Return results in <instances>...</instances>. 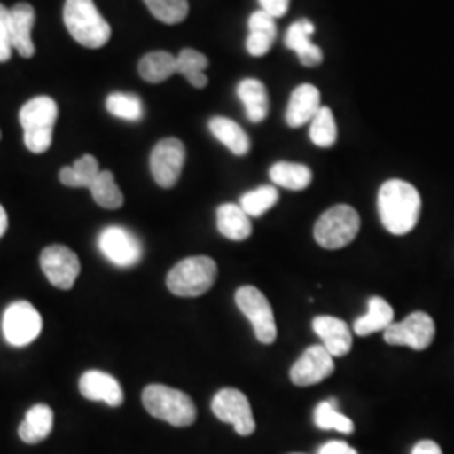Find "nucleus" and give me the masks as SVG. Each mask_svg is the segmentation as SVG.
Here are the masks:
<instances>
[{"label":"nucleus","instance_id":"obj_1","mask_svg":"<svg viewBox=\"0 0 454 454\" xmlns=\"http://www.w3.org/2000/svg\"><path fill=\"white\" fill-rule=\"evenodd\" d=\"M421 207V195L406 180H387L379 189L377 209L380 223L394 236H404L416 227Z\"/></svg>","mask_w":454,"mask_h":454},{"label":"nucleus","instance_id":"obj_2","mask_svg":"<svg viewBox=\"0 0 454 454\" xmlns=\"http://www.w3.org/2000/svg\"><path fill=\"white\" fill-rule=\"evenodd\" d=\"M63 19L67 33L84 48H103L112 37V27L93 0H66Z\"/></svg>","mask_w":454,"mask_h":454},{"label":"nucleus","instance_id":"obj_3","mask_svg":"<svg viewBox=\"0 0 454 454\" xmlns=\"http://www.w3.org/2000/svg\"><path fill=\"white\" fill-rule=\"evenodd\" d=\"M142 403L150 416L176 427L192 426L197 419L194 401L185 392L168 386H146L142 394Z\"/></svg>","mask_w":454,"mask_h":454},{"label":"nucleus","instance_id":"obj_4","mask_svg":"<svg viewBox=\"0 0 454 454\" xmlns=\"http://www.w3.org/2000/svg\"><path fill=\"white\" fill-rule=\"evenodd\" d=\"M58 120V105L52 98L35 97L29 99L19 114L24 130V144L33 153L48 152L52 144V131Z\"/></svg>","mask_w":454,"mask_h":454},{"label":"nucleus","instance_id":"obj_5","mask_svg":"<svg viewBox=\"0 0 454 454\" xmlns=\"http://www.w3.org/2000/svg\"><path fill=\"white\" fill-rule=\"evenodd\" d=\"M217 278V264L209 256H191L167 275V288L176 296L195 298L209 292Z\"/></svg>","mask_w":454,"mask_h":454},{"label":"nucleus","instance_id":"obj_6","mask_svg":"<svg viewBox=\"0 0 454 454\" xmlns=\"http://www.w3.org/2000/svg\"><path fill=\"white\" fill-rule=\"evenodd\" d=\"M358 229V212L352 206L339 204L320 215L313 229V236L325 249H340L357 238Z\"/></svg>","mask_w":454,"mask_h":454},{"label":"nucleus","instance_id":"obj_7","mask_svg":"<svg viewBox=\"0 0 454 454\" xmlns=\"http://www.w3.org/2000/svg\"><path fill=\"white\" fill-rule=\"evenodd\" d=\"M236 305L241 309L244 317L253 325L254 335L261 343L271 345L275 343L276 330L275 315L268 298L256 286H241L236 292Z\"/></svg>","mask_w":454,"mask_h":454},{"label":"nucleus","instance_id":"obj_8","mask_svg":"<svg viewBox=\"0 0 454 454\" xmlns=\"http://www.w3.org/2000/svg\"><path fill=\"white\" fill-rule=\"evenodd\" d=\"M2 332L14 347L33 343L43 332V317L29 301H14L4 311Z\"/></svg>","mask_w":454,"mask_h":454},{"label":"nucleus","instance_id":"obj_9","mask_svg":"<svg viewBox=\"0 0 454 454\" xmlns=\"http://www.w3.org/2000/svg\"><path fill=\"white\" fill-rule=\"evenodd\" d=\"M212 412L219 421L232 424L239 436H251L256 429L253 409L244 392L232 387L221 389L212 399Z\"/></svg>","mask_w":454,"mask_h":454},{"label":"nucleus","instance_id":"obj_10","mask_svg":"<svg viewBox=\"0 0 454 454\" xmlns=\"http://www.w3.org/2000/svg\"><path fill=\"white\" fill-rule=\"evenodd\" d=\"M434 320L424 311H414L403 322L392 324L384 330V340L389 345H406L414 350H426L434 340Z\"/></svg>","mask_w":454,"mask_h":454},{"label":"nucleus","instance_id":"obj_11","mask_svg":"<svg viewBox=\"0 0 454 454\" xmlns=\"http://www.w3.org/2000/svg\"><path fill=\"white\" fill-rule=\"evenodd\" d=\"M41 268L52 286L59 290H71L82 271V262L69 247L63 244H52L41 253Z\"/></svg>","mask_w":454,"mask_h":454},{"label":"nucleus","instance_id":"obj_12","mask_svg":"<svg viewBox=\"0 0 454 454\" xmlns=\"http://www.w3.org/2000/svg\"><path fill=\"white\" fill-rule=\"evenodd\" d=\"M101 254L120 268H130L142 260L144 249L135 234L125 227L110 226L101 231L98 238Z\"/></svg>","mask_w":454,"mask_h":454},{"label":"nucleus","instance_id":"obj_13","mask_svg":"<svg viewBox=\"0 0 454 454\" xmlns=\"http://www.w3.org/2000/svg\"><path fill=\"white\" fill-rule=\"evenodd\" d=\"M184 163L185 146L179 138H163L153 146L150 155L152 176L163 189H170L179 182Z\"/></svg>","mask_w":454,"mask_h":454},{"label":"nucleus","instance_id":"obj_14","mask_svg":"<svg viewBox=\"0 0 454 454\" xmlns=\"http://www.w3.org/2000/svg\"><path fill=\"white\" fill-rule=\"evenodd\" d=\"M335 371L333 357L324 345H311L303 356L294 362L290 371L292 382L298 387H309L320 384Z\"/></svg>","mask_w":454,"mask_h":454},{"label":"nucleus","instance_id":"obj_15","mask_svg":"<svg viewBox=\"0 0 454 454\" xmlns=\"http://www.w3.org/2000/svg\"><path fill=\"white\" fill-rule=\"evenodd\" d=\"M80 392L84 399L105 403L110 407L121 406L125 401L120 382L114 375L101 371H88L82 373L80 379Z\"/></svg>","mask_w":454,"mask_h":454},{"label":"nucleus","instance_id":"obj_16","mask_svg":"<svg viewBox=\"0 0 454 454\" xmlns=\"http://www.w3.org/2000/svg\"><path fill=\"white\" fill-rule=\"evenodd\" d=\"M315 333L324 341V347L332 357H345L354 345L348 325L337 317L320 315L313 320Z\"/></svg>","mask_w":454,"mask_h":454},{"label":"nucleus","instance_id":"obj_17","mask_svg":"<svg viewBox=\"0 0 454 454\" xmlns=\"http://www.w3.org/2000/svg\"><path fill=\"white\" fill-rule=\"evenodd\" d=\"M313 33H315L313 22H309V19H301V20L293 22L288 33L285 35L286 48L294 51L296 56L300 58L301 65L307 66V67H313L324 61L322 49L309 41Z\"/></svg>","mask_w":454,"mask_h":454},{"label":"nucleus","instance_id":"obj_18","mask_svg":"<svg viewBox=\"0 0 454 454\" xmlns=\"http://www.w3.org/2000/svg\"><path fill=\"white\" fill-rule=\"evenodd\" d=\"M322 108L320 105V91L313 84H300L298 88L293 90L288 110H286V123L292 129H298L309 123L313 116L318 114Z\"/></svg>","mask_w":454,"mask_h":454},{"label":"nucleus","instance_id":"obj_19","mask_svg":"<svg viewBox=\"0 0 454 454\" xmlns=\"http://www.w3.org/2000/svg\"><path fill=\"white\" fill-rule=\"evenodd\" d=\"M35 22V12L29 4H17L11 9V41L17 52L29 59L33 58L35 48L33 43V27Z\"/></svg>","mask_w":454,"mask_h":454},{"label":"nucleus","instance_id":"obj_20","mask_svg":"<svg viewBox=\"0 0 454 454\" xmlns=\"http://www.w3.org/2000/svg\"><path fill=\"white\" fill-rule=\"evenodd\" d=\"M219 232L231 241H244L251 236L253 224L239 204H223L215 212Z\"/></svg>","mask_w":454,"mask_h":454},{"label":"nucleus","instance_id":"obj_21","mask_svg":"<svg viewBox=\"0 0 454 454\" xmlns=\"http://www.w3.org/2000/svg\"><path fill=\"white\" fill-rule=\"evenodd\" d=\"M54 427V412L46 404L31 407L19 426V438L26 444H37L48 438Z\"/></svg>","mask_w":454,"mask_h":454},{"label":"nucleus","instance_id":"obj_22","mask_svg":"<svg viewBox=\"0 0 454 454\" xmlns=\"http://www.w3.org/2000/svg\"><path fill=\"white\" fill-rule=\"evenodd\" d=\"M238 97L244 105L247 120L251 123H261L270 112V99L266 86L254 78H246L238 84Z\"/></svg>","mask_w":454,"mask_h":454},{"label":"nucleus","instance_id":"obj_23","mask_svg":"<svg viewBox=\"0 0 454 454\" xmlns=\"http://www.w3.org/2000/svg\"><path fill=\"white\" fill-rule=\"evenodd\" d=\"M209 130L234 155L243 157L249 152V137L234 120H229L226 116H214L209 121Z\"/></svg>","mask_w":454,"mask_h":454},{"label":"nucleus","instance_id":"obj_24","mask_svg":"<svg viewBox=\"0 0 454 454\" xmlns=\"http://www.w3.org/2000/svg\"><path fill=\"white\" fill-rule=\"evenodd\" d=\"M394 324V309L389 303L380 298L372 296L369 300V311L367 315L360 317L354 324V330L358 337H367L375 332H384L390 325Z\"/></svg>","mask_w":454,"mask_h":454},{"label":"nucleus","instance_id":"obj_25","mask_svg":"<svg viewBox=\"0 0 454 454\" xmlns=\"http://www.w3.org/2000/svg\"><path fill=\"white\" fill-rule=\"evenodd\" d=\"M138 73L146 82L159 84L177 74V56L167 51H153L145 54L138 63Z\"/></svg>","mask_w":454,"mask_h":454},{"label":"nucleus","instance_id":"obj_26","mask_svg":"<svg viewBox=\"0 0 454 454\" xmlns=\"http://www.w3.org/2000/svg\"><path fill=\"white\" fill-rule=\"evenodd\" d=\"M270 177L278 187L305 191L313 180V174L303 163L278 162L270 168Z\"/></svg>","mask_w":454,"mask_h":454},{"label":"nucleus","instance_id":"obj_27","mask_svg":"<svg viewBox=\"0 0 454 454\" xmlns=\"http://www.w3.org/2000/svg\"><path fill=\"white\" fill-rule=\"evenodd\" d=\"M99 172L101 170H99L97 159L93 155H82V159H78L71 167L61 168L59 180L66 187L90 189Z\"/></svg>","mask_w":454,"mask_h":454},{"label":"nucleus","instance_id":"obj_28","mask_svg":"<svg viewBox=\"0 0 454 454\" xmlns=\"http://www.w3.org/2000/svg\"><path fill=\"white\" fill-rule=\"evenodd\" d=\"M207 66L209 59L195 49H182L177 56V74H182L194 88L207 86V76L204 73Z\"/></svg>","mask_w":454,"mask_h":454},{"label":"nucleus","instance_id":"obj_29","mask_svg":"<svg viewBox=\"0 0 454 454\" xmlns=\"http://www.w3.org/2000/svg\"><path fill=\"white\" fill-rule=\"evenodd\" d=\"M90 192L93 195L95 202L103 209H120L125 202L120 187L114 182V174L110 170H101L98 174L93 185L90 187Z\"/></svg>","mask_w":454,"mask_h":454},{"label":"nucleus","instance_id":"obj_30","mask_svg":"<svg viewBox=\"0 0 454 454\" xmlns=\"http://www.w3.org/2000/svg\"><path fill=\"white\" fill-rule=\"evenodd\" d=\"M313 421L317 424V427H320L324 431L335 429V431L343 433V434H352L354 429H356L352 419H348L345 414H341L340 411L337 409L335 399L320 403L313 412Z\"/></svg>","mask_w":454,"mask_h":454},{"label":"nucleus","instance_id":"obj_31","mask_svg":"<svg viewBox=\"0 0 454 454\" xmlns=\"http://www.w3.org/2000/svg\"><path fill=\"white\" fill-rule=\"evenodd\" d=\"M309 140L320 148H330L337 142V125L328 106H322L309 121Z\"/></svg>","mask_w":454,"mask_h":454},{"label":"nucleus","instance_id":"obj_32","mask_svg":"<svg viewBox=\"0 0 454 454\" xmlns=\"http://www.w3.org/2000/svg\"><path fill=\"white\" fill-rule=\"evenodd\" d=\"M279 199L278 189L273 185H261L254 191H249L241 195L239 206L249 217H261L266 211L275 207L276 202Z\"/></svg>","mask_w":454,"mask_h":454},{"label":"nucleus","instance_id":"obj_33","mask_svg":"<svg viewBox=\"0 0 454 454\" xmlns=\"http://www.w3.org/2000/svg\"><path fill=\"white\" fill-rule=\"evenodd\" d=\"M108 114L127 121H138L144 116L142 99L130 93H112L106 98Z\"/></svg>","mask_w":454,"mask_h":454},{"label":"nucleus","instance_id":"obj_34","mask_svg":"<svg viewBox=\"0 0 454 454\" xmlns=\"http://www.w3.org/2000/svg\"><path fill=\"white\" fill-rule=\"evenodd\" d=\"M148 11L163 24L174 26L189 16L187 0H144Z\"/></svg>","mask_w":454,"mask_h":454},{"label":"nucleus","instance_id":"obj_35","mask_svg":"<svg viewBox=\"0 0 454 454\" xmlns=\"http://www.w3.org/2000/svg\"><path fill=\"white\" fill-rule=\"evenodd\" d=\"M11 41V11L0 4V63H5L12 56Z\"/></svg>","mask_w":454,"mask_h":454},{"label":"nucleus","instance_id":"obj_36","mask_svg":"<svg viewBox=\"0 0 454 454\" xmlns=\"http://www.w3.org/2000/svg\"><path fill=\"white\" fill-rule=\"evenodd\" d=\"M247 27H249V33L264 34L273 39H276V34H278L275 17L270 16L268 12H264L261 9L251 14Z\"/></svg>","mask_w":454,"mask_h":454},{"label":"nucleus","instance_id":"obj_37","mask_svg":"<svg viewBox=\"0 0 454 454\" xmlns=\"http://www.w3.org/2000/svg\"><path fill=\"white\" fill-rule=\"evenodd\" d=\"M275 39L270 37V35H264V34L249 33L247 39H246V49L251 56L254 58H261L264 56L271 46H273Z\"/></svg>","mask_w":454,"mask_h":454},{"label":"nucleus","instance_id":"obj_38","mask_svg":"<svg viewBox=\"0 0 454 454\" xmlns=\"http://www.w3.org/2000/svg\"><path fill=\"white\" fill-rule=\"evenodd\" d=\"M261 11L268 12L270 16L283 17L290 9V0H260Z\"/></svg>","mask_w":454,"mask_h":454},{"label":"nucleus","instance_id":"obj_39","mask_svg":"<svg viewBox=\"0 0 454 454\" xmlns=\"http://www.w3.org/2000/svg\"><path fill=\"white\" fill-rule=\"evenodd\" d=\"M318 454H358L350 444L343 442V441H330L324 444Z\"/></svg>","mask_w":454,"mask_h":454},{"label":"nucleus","instance_id":"obj_40","mask_svg":"<svg viewBox=\"0 0 454 454\" xmlns=\"http://www.w3.org/2000/svg\"><path fill=\"white\" fill-rule=\"evenodd\" d=\"M412 454H442V451H441L438 442L429 441V439H424V441H419V442L414 446Z\"/></svg>","mask_w":454,"mask_h":454},{"label":"nucleus","instance_id":"obj_41","mask_svg":"<svg viewBox=\"0 0 454 454\" xmlns=\"http://www.w3.org/2000/svg\"><path fill=\"white\" fill-rule=\"evenodd\" d=\"M7 224H9V221H7V212L0 206V238L5 234Z\"/></svg>","mask_w":454,"mask_h":454}]
</instances>
